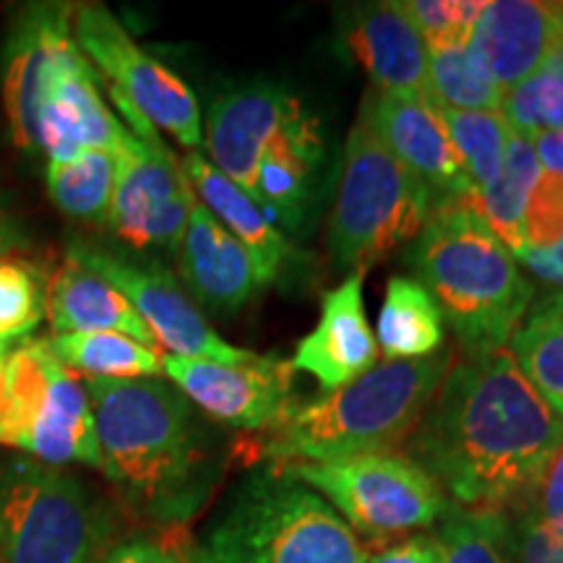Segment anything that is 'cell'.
Wrapping results in <instances>:
<instances>
[{
  "label": "cell",
  "mask_w": 563,
  "mask_h": 563,
  "mask_svg": "<svg viewBox=\"0 0 563 563\" xmlns=\"http://www.w3.org/2000/svg\"><path fill=\"white\" fill-rule=\"evenodd\" d=\"M530 139L534 154H538L540 170L563 178V131H545Z\"/></svg>",
  "instance_id": "cell-42"
},
{
  "label": "cell",
  "mask_w": 563,
  "mask_h": 563,
  "mask_svg": "<svg viewBox=\"0 0 563 563\" xmlns=\"http://www.w3.org/2000/svg\"><path fill=\"white\" fill-rule=\"evenodd\" d=\"M449 139L464 162L473 186L481 191L498 178L509 146L511 125L501 110H443L439 108Z\"/></svg>",
  "instance_id": "cell-32"
},
{
  "label": "cell",
  "mask_w": 563,
  "mask_h": 563,
  "mask_svg": "<svg viewBox=\"0 0 563 563\" xmlns=\"http://www.w3.org/2000/svg\"><path fill=\"white\" fill-rule=\"evenodd\" d=\"M435 559H439L435 534L422 532L384 548L368 563H435Z\"/></svg>",
  "instance_id": "cell-40"
},
{
  "label": "cell",
  "mask_w": 563,
  "mask_h": 563,
  "mask_svg": "<svg viewBox=\"0 0 563 563\" xmlns=\"http://www.w3.org/2000/svg\"><path fill=\"white\" fill-rule=\"evenodd\" d=\"M45 313L55 334L115 332L136 340L146 347H157L141 316L110 282L66 256L60 269L47 285Z\"/></svg>",
  "instance_id": "cell-22"
},
{
  "label": "cell",
  "mask_w": 563,
  "mask_h": 563,
  "mask_svg": "<svg viewBox=\"0 0 563 563\" xmlns=\"http://www.w3.org/2000/svg\"><path fill=\"white\" fill-rule=\"evenodd\" d=\"M100 563H211V559L186 527H154L112 543Z\"/></svg>",
  "instance_id": "cell-36"
},
{
  "label": "cell",
  "mask_w": 563,
  "mask_h": 563,
  "mask_svg": "<svg viewBox=\"0 0 563 563\" xmlns=\"http://www.w3.org/2000/svg\"><path fill=\"white\" fill-rule=\"evenodd\" d=\"M115 175V154L84 152L66 162H47V191L63 214L89 224H108Z\"/></svg>",
  "instance_id": "cell-29"
},
{
  "label": "cell",
  "mask_w": 563,
  "mask_h": 563,
  "mask_svg": "<svg viewBox=\"0 0 563 563\" xmlns=\"http://www.w3.org/2000/svg\"><path fill=\"white\" fill-rule=\"evenodd\" d=\"M112 530L110 509L79 475L0 456V563H100Z\"/></svg>",
  "instance_id": "cell-6"
},
{
  "label": "cell",
  "mask_w": 563,
  "mask_h": 563,
  "mask_svg": "<svg viewBox=\"0 0 563 563\" xmlns=\"http://www.w3.org/2000/svg\"><path fill=\"white\" fill-rule=\"evenodd\" d=\"M347 37L373 89L428 97L431 51L399 0L361 5L352 13Z\"/></svg>",
  "instance_id": "cell-20"
},
{
  "label": "cell",
  "mask_w": 563,
  "mask_h": 563,
  "mask_svg": "<svg viewBox=\"0 0 563 563\" xmlns=\"http://www.w3.org/2000/svg\"><path fill=\"white\" fill-rule=\"evenodd\" d=\"M501 112L511 131L538 136L563 131V45L553 47L534 74L504 91Z\"/></svg>",
  "instance_id": "cell-33"
},
{
  "label": "cell",
  "mask_w": 563,
  "mask_h": 563,
  "mask_svg": "<svg viewBox=\"0 0 563 563\" xmlns=\"http://www.w3.org/2000/svg\"><path fill=\"white\" fill-rule=\"evenodd\" d=\"M162 373L211 420L245 433H266L298 407L292 365L253 355L245 363H214L167 355Z\"/></svg>",
  "instance_id": "cell-12"
},
{
  "label": "cell",
  "mask_w": 563,
  "mask_h": 563,
  "mask_svg": "<svg viewBox=\"0 0 563 563\" xmlns=\"http://www.w3.org/2000/svg\"><path fill=\"white\" fill-rule=\"evenodd\" d=\"M102 473L131 517L186 527L222 475L217 439L186 394L157 378H89Z\"/></svg>",
  "instance_id": "cell-2"
},
{
  "label": "cell",
  "mask_w": 563,
  "mask_h": 563,
  "mask_svg": "<svg viewBox=\"0 0 563 563\" xmlns=\"http://www.w3.org/2000/svg\"><path fill=\"white\" fill-rule=\"evenodd\" d=\"M433 209L431 188L394 157L368 125H352L329 222V251L336 266L368 272L397 245L418 235Z\"/></svg>",
  "instance_id": "cell-7"
},
{
  "label": "cell",
  "mask_w": 563,
  "mask_h": 563,
  "mask_svg": "<svg viewBox=\"0 0 563 563\" xmlns=\"http://www.w3.org/2000/svg\"><path fill=\"white\" fill-rule=\"evenodd\" d=\"M19 245H24V230H21L19 222L5 211L3 196H0V256L16 251Z\"/></svg>",
  "instance_id": "cell-43"
},
{
  "label": "cell",
  "mask_w": 563,
  "mask_h": 563,
  "mask_svg": "<svg viewBox=\"0 0 563 563\" xmlns=\"http://www.w3.org/2000/svg\"><path fill=\"white\" fill-rule=\"evenodd\" d=\"M559 42V3L488 0L470 47L498 89L506 91L543 66Z\"/></svg>",
  "instance_id": "cell-18"
},
{
  "label": "cell",
  "mask_w": 563,
  "mask_h": 563,
  "mask_svg": "<svg viewBox=\"0 0 563 563\" xmlns=\"http://www.w3.org/2000/svg\"><path fill=\"white\" fill-rule=\"evenodd\" d=\"M279 470L319 493L376 551L431 530L452 506L410 454H357L334 462L279 464Z\"/></svg>",
  "instance_id": "cell-8"
},
{
  "label": "cell",
  "mask_w": 563,
  "mask_h": 563,
  "mask_svg": "<svg viewBox=\"0 0 563 563\" xmlns=\"http://www.w3.org/2000/svg\"><path fill=\"white\" fill-rule=\"evenodd\" d=\"M446 340L441 308L412 277H391L386 285L376 342L386 361H418L435 355Z\"/></svg>",
  "instance_id": "cell-25"
},
{
  "label": "cell",
  "mask_w": 563,
  "mask_h": 563,
  "mask_svg": "<svg viewBox=\"0 0 563 563\" xmlns=\"http://www.w3.org/2000/svg\"><path fill=\"white\" fill-rule=\"evenodd\" d=\"M527 382L563 418V290L532 302L509 340Z\"/></svg>",
  "instance_id": "cell-26"
},
{
  "label": "cell",
  "mask_w": 563,
  "mask_h": 563,
  "mask_svg": "<svg viewBox=\"0 0 563 563\" xmlns=\"http://www.w3.org/2000/svg\"><path fill=\"white\" fill-rule=\"evenodd\" d=\"M514 563H563V534L540 522L525 506L506 511Z\"/></svg>",
  "instance_id": "cell-38"
},
{
  "label": "cell",
  "mask_w": 563,
  "mask_h": 563,
  "mask_svg": "<svg viewBox=\"0 0 563 563\" xmlns=\"http://www.w3.org/2000/svg\"><path fill=\"white\" fill-rule=\"evenodd\" d=\"M180 274L194 302L214 313H235L264 287L251 253L196 199L178 249Z\"/></svg>",
  "instance_id": "cell-19"
},
{
  "label": "cell",
  "mask_w": 563,
  "mask_h": 563,
  "mask_svg": "<svg viewBox=\"0 0 563 563\" xmlns=\"http://www.w3.org/2000/svg\"><path fill=\"white\" fill-rule=\"evenodd\" d=\"M435 563H514L506 511L449 506L435 532Z\"/></svg>",
  "instance_id": "cell-31"
},
{
  "label": "cell",
  "mask_w": 563,
  "mask_h": 563,
  "mask_svg": "<svg viewBox=\"0 0 563 563\" xmlns=\"http://www.w3.org/2000/svg\"><path fill=\"white\" fill-rule=\"evenodd\" d=\"M180 167L191 191L199 196L201 207L251 253L264 287L272 285L287 262L290 245L269 222L264 209L199 152H188Z\"/></svg>",
  "instance_id": "cell-23"
},
{
  "label": "cell",
  "mask_w": 563,
  "mask_h": 563,
  "mask_svg": "<svg viewBox=\"0 0 563 563\" xmlns=\"http://www.w3.org/2000/svg\"><path fill=\"white\" fill-rule=\"evenodd\" d=\"M517 264L522 262L534 277L548 282V285H559L563 290V245L555 249H525L514 253Z\"/></svg>",
  "instance_id": "cell-41"
},
{
  "label": "cell",
  "mask_w": 563,
  "mask_h": 563,
  "mask_svg": "<svg viewBox=\"0 0 563 563\" xmlns=\"http://www.w3.org/2000/svg\"><path fill=\"white\" fill-rule=\"evenodd\" d=\"M563 418L527 382L506 347L456 361L410 435V456L449 504L509 511L559 441Z\"/></svg>",
  "instance_id": "cell-1"
},
{
  "label": "cell",
  "mask_w": 563,
  "mask_h": 563,
  "mask_svg": "<svg viewBox=\"0 0 563 563\" xmlns=\"http://www.w3.org/2000/svg\"><path fill=\"white\" fill-rule=\"evenodd\" d=\"M110 100L125 118V139L115 154L118 175L108 228L133 249L178 253L194 191L165 141L141 112L110 91Z\"/></svg>",
  "instance_id": "cell-9"
},
{
  "label": "cell",
  "mask_w": 563,
  "mask_h": 563,
  "mask_svg": "<svg viewBox=\"0 0 563 563\" xmlns=\"http://www.w3.org/2000/svg\"><path fill=\"white\" fill-rule=\"evenodd\" d=\"M211 563H368V548L308 485L264 464L238 485L207 543Z\"/></svg>",
  "instance_id": "cell-5"
},
{
  "label": "cell",
  "mask_w": 563,
  "mask_h": 563,
  "mask_svg": "<svg viewBox=\"0 0 563 563\" xmlns=\"http://www.w3.org/2000/svg\"><path fill=\"white\" fill-rule=\"evenodd\" d=\"M363 277L365 272H352L327 292L319 323L298 342L290 361L292 371L311 373L327 394L361 378L378 361L376 334L363 308Z\"/></svg>",
  "instance_id": "cell-17"
},
{
  "label": "cell",
  "mask_w": 563,
  "mask_h": 563,
  "mask_svg": "<svg viewBox=\"0 0 563 563\" xmlns=\"http://www.w3.org/2000/svg\"><path fill=\"white\" fill-rule=\"evenodd\" d=\"M527 249H555L563 243V178L540 170L525 211Z\"/></svg>",
  "instance_id": "cell-37"
},
{
  "label": "cell",
  "mask_w": 563,
  "mask_h": 563,
  "mask_svg": "<svg viewBox=\"0 0 563 563\" xmlns=\"http://www.w3.org/2000/svg\"><path fill=\"white\" fill-rule=\"evenodd\" d=\"M410 264L467 355L506 347L532 306V285L483 217L477 194L435 203Z\"/></svg>",
  "instance_id": "cell-4"
},
{
  "label": "cell",
  "mask_w": 563,
  "mask_h": 563,
  "mask_svg": "<svg viewBox=\"0 0 563 563\" xmlns=\"http://www.w3.org/2000/svg\"><path fill=\"white\" fill-rule=\"evenodd\" d=\"M66 256L110 282L150 327L157 344H165L173 355L214 363H245L253 357V352L224 342L203 319L194 298H188L173 274L159 264L133 262L123 253L89 241L68 243Z\"/></svg>",
  "instance_id": "cell-11"
},
{
  "label": "cell",
  "mask_w": 563,
  "mask_h": 563,
  "mask_svg": "<svg viewBox=\"0 0 563 563\" xmlns=\"http://www.w3.org/2000/svg\"><path fill=\"white\" fill-rule=\"evenodd\" d=\"M5 410H9V394H5V373H3V357H0V420H3Z\"/></svg>",
  "instance_id": "cell-44"
},
{
  "label": "cell",
  "mask_w": 563,
  "mask_h": 563,
  "mask_svg": "<svg viewBox=\"0 0 563 563\" xmlns=\"http://www.w3.org/2000/svg\"><path fill=\"white\" fill-rule=\"evenodd\" d=\"M5 355H9V342L0 340V357H5Z\"/></svg>",
  "instance_id": "cell-46"
},
{
  "label": "cell",
  "mask_w": 563,
  "mask_h": 563,
  "mask_svg": "<svg viewBox=\"0 0 563 563\" xmlns=\"http://www.w3.org/2000/svg\"><path fill=\"white\" fill-rule=\"evenodd\" d=\"M517 506H525L545 527H551L555 534H563V439L548 456L540 475L534 477L522 504Z\"/></svg>",
  "instance_id": "cell-39"
},
{
  "label": "cell",
  "mask_w": 563,
  "mask_h": 563,
  "mask_svg": "<svg viewBox=\"0 0 563 563\" xmlns=\"http://www.w3.org/2000/svg\"><path fill=\"white\" fill-rule=\"evenodd\" d=\"M319 154L321 136L313 118L308 115H302L266 150L253 186V201L264 209L266 217L277 214L285 224L298 228L308 201L311 167Z\"/></svg>",
  "instance_id": "cell-24"
},
{
  "label": "cell",
  "mask_w": 563,
  "mask_h": 563,
  "mask_svg": "<svg viewBox=\"0 0 563 563\" xmlns=\"http://www.w3.org/2000/svg\"><path fill=\"white\" fill-rule=\"evenodd\" d=\"M47 287L26 262H0V340L30 334L45 316Z\"/></svg>",
  "instance_id": "cell-34"
},
{
  "label": "cell",
  "mask_w": 563,
  "mask_h": 563,
  "mask_svg": "<svg viewBox=\"0 0 563 563\" xmlns=\"http://www.w3.org/2000/svg\"><path fill=\"white\" fill-rule=\"evenodd\" d=\"M21 454L51 467H66V464L102 467L87 384H81L76 373H70L58 357L53 363L51 382H47L45 397L34 415Z\"/></svg>",
  "instance_id": "cell-21"
},
{
  "label": "cell",
  "mask_w": 563,
  "mask_h": 563,
  "mask_svg": "<svg viewBox=\"0 0 563 563\" xmlns=\"http://www.w3.org/2000/svg\"><path fill=\"white\" fill-rule=\"evenodd\" d=\"M428 100L443 110H501L504 91L470 45L433 51L428 60Z\"/></svg>",
  "instance_id": "cell-30"
},
{
  "label": "cell",
  "mask_w": 563,
  "mask_h": 563,
  "mask_svg": "<svg viewBox=\"0 0 563 563\" xmlns=\"http://www.w3.org/2000/svg\"><path fill=\"white\" fill-rule=\"evenodd\" d=\"M47 347L70 373H87L89 378H154L165 363L157 347H146L115 332L53 334Z\"/></svg>",
  "instance_id": "cell-28"
},
{
  "label": "cell",
  "mask_w": 563,
  "mask_h": 563,
  "mask_svg": "<svg viewBox=\"0 0 563 563\" xmlns=\"http://www.w3.org/2000/svg\"><path fill=\"white\" fill-rule=\"evenodd\" d=\"M559 40L563 45V3H559Z\"/></svg>",
  "instance_id": "cell-45"
},
{
  "label": "cell",
  "mask_w": 563,
  "mask_h": 563,
  "mask_svg": "<svg viewBox=\"0 0 563 563\" xmlns=\"http://www.w3.org/2000/svg\"><path fill=\"white\" fill-rule=\"evenodd\" d=\"M538 178L540 162L538 154H534L532 139L527 133L511 131L501 173H498L496 180L477 191V203H481L483 217L511 253L527 249L525 211Z\"/></svg>",
  "instance_id": "cell-27"
},
{
  "label": "cell",
  "mask_w": 563,
  "mask_h": 563,
  "mask_svg": "<svg viewBox=\"0 0 563 563\" xmlns=\"http://www.w3.org/2000/svg\"><path fill=\"white\" fill-rule=\"evenodd\" d=\"M488 0H405V11L426 40L428 51L470 45Z\"/></svg>",
  "instance_id": "cell-35"
},
{
  "label": "cell",
  "mask_w": 563,
  "mask_h": 563,
  "mask_svg": "<svg viewBox=\"0 0 563 563\" xmlns=\"http://www.w3.org/2000/svg\"><path fill=\"white\" fill-rule=\"evenodd\" d=\"M361 123L431 188L435 203L477 194L439 108L428 97L371 89L363 100Z\"/></svg>",
  "instance_id": "cell-13"
},
{
  "label": "cell",
  "mask_w": 563,
  "mask_h": 563,
  "mask_svg": "<svg viewBox=\"0 0 563 563\" xmlns=\"http://www.w3.org/2000/svg\"><path fill=\"white\" fill-rule=\"evenodd\" d=\"M70 26L91 68L108 79L110 91L133 104L154 129L173 133L186 150L201 144V110L194 91L170 68L141 51L104 5H76Z\"/></svg>",
  "instance_id": "cell-10"
},
{
  "label": "cell",
  "mask_w": 563,
  "mask_h": 563,
  "mask_svg": "<svg viewBox=\"0 0 563 563\" xmlns=\"http://www.w3.org/2000/svg\"><path fill=\"white\" fill-rule=\"evenodd\" d=\"M456 350L443 347L418 361H386L245 443L251 462H334L357 454L394 452L410 439L449 371Z\"/></svg>",
  "instance_id": "cell-3"
},
{
  "label": "cell",
  "mask_w": 563,
  "mask_h": 563,
  "mask_svg": "<svg viewBox=\"0 0 563 563\" xmlns=\"http://www.w3.org/2000/svg\"><path fill=\"white\" fill-rule=\"evenodd\" d=\"M123 139L125 125L112 115L97 70L79 47L42 89L34 112V154H45L47 162H66L84 152L118 154Z\"/></svg>",
  "instance_id": "cell-14"
},
{
  "label": "cell",
  "mask_w": 563,
  "mask_h": 563,
  "mask_svg": "<svg viewBox=\"0 0 563 563\" xmlns=\"http://www.w3.org/2000/svg\"><path fill=\"white\" fill-rule=\"evenodd\" d=\"M302 115L306 112L298 100L266 84H251L217 97L207 115L211 165L253 199L258 162Z\"/></svg>",
  "instance_id": "cell-16"
},
{
  "label": "cell",
  "mask_w": 563,
  "mask_h": 563,
  "mask_svg": "<svg viewBox=\"0 0 563 563\" xmlns=\"http://www.w3.org/2000/svg\"><path fill=\"white\" fill-rule=\"evenodd\" d=\"M74 9L66 3L24 5L9 26L3 45V102L13 141L34 154V112L53 70L79 53Z\"/></svg>",
  "instance_id": "cell-15"
}]
</instances>
